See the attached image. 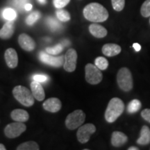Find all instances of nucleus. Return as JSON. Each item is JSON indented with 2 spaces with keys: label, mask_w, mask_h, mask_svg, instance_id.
Masks as SVG:
<instances>
[{
  "label": "nucleus",
  "mask_w": 150,
  "mask_h": 150,
  "mask_svg": "<svg viewBox=\"0 0 150 150\" xmlns=\"http://www.w3.org/2000/svg\"><path fill=\"white\" fill-rule=\"evenodd\" d=\"M84 18L88 21L95 22H102L108 18V11L99 3H91L83 8Z\"/></svg>",
  "instance_id": "f257e3e1"
},
{
  "label": "nucleus",
  "mask_w": 150,
  "mask_h": 150,
  "mask_svg": "<svg viewBox=\"0 0 150 150\" xmlns=\"http://www.w3.org/2000/svg\"><path fill=\"white\" fill-rule=\"evenodd\" d=\"M125 109L124 102L120 98L114 97L110 100L105 111V119L109 123L114 122L120 116Z\"/></svg>",
  "instance_id": "f03ea898"
},
{
  "label": "nucleus",
  "mask_w": 150,
  "mask_h": 150,
  "mask_svg": "<svg viewBox=\"0 0 150 150\" xmlns=\"http://www.w3.org/2000/svg\"><path fill=\"white\" fill-rule=\"evenodd\" d=\"M13 95L15 99L24 106L30 107L34 104V97L32 93L24 86H16L13 90Z\"/></svg>",
  "instance_id": "7ed1b4c3"
},
{
  "label": "nucleus",
  "mask_w": 150,
  "mask_h": 150,
  "mask_svg": "<svg viewBox=\"0 0 150 150\" xmlns=\"http://www.w3.org/2000/svg\"><path fill=\"white\" fill-rule=\"evenodd\" d=\"M117 82L120 88L125 92H129L133 88V78L130 70L127 67H122L118 71Z\"/></svg>",
  "instance_id": "20e7f679"
},
{
  "label": "nucleus",
  "mask_w": 150,
  "mask_h": 150,
  "mask_svg": "<svg viewBox=\"0 0 150 150\" xmlns=\"http://www.w3.org/2000/svg\"><path fill=\"white\" fill-rule=\"evenodd\" d=\"M86 114L81 110H76L69 114L65 119V126L70 130H74L83 125Z\"/></svg>",
  "instance_id": "39448f33"
},
{
  "label": "nucleus",
  "mask_w": 150,
  "mask_h": 150,
  "mask_svg": "<svg viewBox=\"0 0 150 150\" xmlns=\"http://www.w3.org/2000/svg\"><path fill=\"white\" fill-rule=\"evenodd\" d=\"M86 80L92 85H96L102 81L103 76L101 70L95 65L88 63L85 67Z\"/></svg>",
  "instance_id": "423d86ee"
},
{
  "label": "nucleus",
  "mask_w": 150,
  "mask_h": 150,
  "mask_svg": "<svg viewBox=\"0 0 150 150\" xmlns=\"http://www.w3.org/2000/svg\"><path fill=\"white\" fill-rule=\"evenodd\" d=\"M27 129V127L23 122H16L8 124L4 129L5 136L8 138H15L20 136Z\"/></svg>",
  "instance_id": "0eeeda50"
},
{
  "label": "nucleus",
  "mask_w": 150,
  "mask_h": 150,
  "mask_svg": "<svg viewBox=\"0 0 150 150\" xmlns=\"http://www.w3.org/2000/svg\"><path fill=\"white\" fill-rule=\"evenodd\" d=\"M95 131H96V127L93 124H86L79 127L76 133L78 141L82 144L86 143L89 141L91 135L93 134Z\"/></svg>",
  "instance_id": "6e6552de"
},
{
  "label": "nucleus",
  "mask_w": 150,
  "mask_h": 150,
  "mask_svg": "<svg viewBox=\"0 0 150 150\" xmlns=\"http://www.w3.org/2000/svg\"><path fill=\"white\" fill-rule=\"evenodd\" d=\"M77 62V53L74 49H69L64 56V70L68 72H72L76 70Z\"/></svg>",
  "instance_id": "1a4fd4ad"
},
{
  "label": "nucleus",
  "mask_w": 150,
  "mask_h": 150,
  "mask_svg": "<svg viewBox=\"0 0 150 150\" xmlns=\"http://www.w3.org/2000/svg\"><path fill=\"white\" fill-rule=\"evenodd\" d=\"M39 59L42 63L54 67H60L64 63V56H54V55L41 52L39 54Z\"/></svg>",
  "instance_id": "9d476101"
},
{
  "label": "nucleus",
  "mask_w": 150,
  "mask_h": 150,
  "mask_svg": "<svg viewBox=\"0 0 150 150\" xmlns=\"http://www.w3.org/2000/svg\"><path fill=\"white\" fill-rule=\"evenodd\" d=\"M18 43L20 46L27 52H31L35 48V42L34 40L26 33H22L19 35Z\"/></svg>",
  "instance_id": "9b49d317"
},
{
  "label": "nucleus",
  "mask_w": 150,
  "mask_h": 150,
  "mask_svg": "<svg viewBox=\"0 0 150 150\" xmlns=\"http://www.w3.org/2000/svg\"><path fill=\"white\" fill-rule=\"evenodd\" d=\"M4 59L6 65L11 69H14L18 66V53L13 48H8L4 53Z\"/></svg>",
  "instance_id": "f8f14e48"
},
{
  "label": "nucleus",
  "mask_w": 150,
  "mask_h": 150,
  "mask_svg": "<svg viewBox=\"0 0 150 150\" xmlns=\"http://www.w3.org/2000/svg\"><path fill=\"white\" fill-rule=\"evenodd\" d=\"M43 108L50 112H56L59 111L62 107L61 100L56 97H52L43 103Z\"/></svg>",
  "instance_id": "ddd939ff"
},
{
  "label": "nucleus",
  "mask_w": 150,
  "mask_h": 150,
  "mask_svg": "<svg viewBox=\"0 0 150 150\" xmlns=\"http://www.w3.org/2000/svg\"><path fill=\"white\" fill-rule=\"evenodd\" d=\"M15 31V24L13 20H8L0 29V38L8 40L13 35Z\"/></svg>",
  "instance_id": "4468645a"
},
{
  "label": "nucleus",
  "mask_w": 150,
  "mask_h": 150,
  "mask_svg": "<svg viewBox=\"0 0 150 150\" xmlns=\"http://www.w3.org/2000/svg\"><path fill=\"white\" fill-rule=\"evenodd\" d=\"M31 91L32 93L33 97L38 101H42L45 97L44 89L41 86L40 82L33 80L31 83Z\"/></svg>",
  "instance_id": "2eb2a0df"
},
{
  "label": "nucleus",
  "mask_w": 150,
  "mask_h": 150,
  "mask_svg": "<svg viewBox=\"0 0 150 150\" xmlns=\"http://www.w3.org/2000/svg\"><path fill=\"white\" fill-rule=\"evenodd\" d=\"M128 140V138L124 133L120 131H114L111 136V144L112 146L119 147L125 145Z\"/></svg>",
  "instance_id": "dca6fc26"
},
{
  "label": "nucleus",
  "mask_w": 150,
  "mask_h": 150,
  "mask_svg": "<svg viewBox=\"0 0 150 150\" xmlns=\"http://www.w3.org/2000/svg\"><path fill=\"white\" fill-rule=\"evenodd\" d=\"M121 50L122 49L120 46L117 44H112V43L104 45L102 49V53L108 57H112V56L117 55L120 53Z\"/></svg>",
  "instance_id": "f3484780"
},
{
  "label": "nucleus",
  "mask_w": 150,
  "mask_h": 150,
  "mask_svg": "<svg viewBox=\"0 0 150 150\" xmlns=\"http://www.w3.org/2000/svg\"><path fill=\"white\" fill-rule=\"evenodd\" d=\"M89 31L94 37L97 38H102L107 35V30L102 25L98 24H92L89 26Z\"/></svg>",
  "instance_id": "a211bd4d"
},
{
  "label": "nucleus",
  "mask_w": 150,
  "mask_h": 150,
  "mask_svg": "<svg viewBox=\"0 0 150 150\" xmlns=\"http://www.w3.org/2000/svg\"><path fill=\"white\" fill-rule=\"evenodd\" d=\"M11 117L16 122H25L28 121L29 118V115L27 111L23 109H15L11 112Z\"/></svg>",
  "instance_id": "6ab92c4d"
},
{
  "label": "nucleus",
  "mask_w": 150,
  "mask_h": 150,
  "mask_svg": "<svg viewBox=\"0 0 150 150\" xmlns=\"http://www.w3.org/2000/svg\"><path fill=\"white\" fill-rule=\"evenodd\" d=\"M150 142V129L147 126H143L140 131V136L137 143L140 145H147Z\"/></svg>",
  "instance_id": "aec40b11"
},
{
  "label": "nucleus",
  "mask_w": 150,
  "mask_h": 150,
  "mask_svg": "<svg viewBox=\"0 0 150 150\" xmlns=\"http://www.w3.org/2000/svg\"><path fill=\"white\" fill-rule=\"evenodd\" d=\"M38 145L35 141H28L20 144L17 147V150H39Z\"/></svg>",
  "instance_id": "412c9836"
},
{
  "label": "nucleus",
  "mask_w": 150,
  "mask_h": 150,
  "mask_svg": "<svg viewBox=\"0 0 150 150\" xmlns=\"http://www.w3.org/2000/svg\"><path fill=\"white\" fill-rule=\"evenodd\" d=\"M141 106V102L139 100H138V99H134V100L131 101L128 104V106H127V112L130 114L135 113V112H137L140 109Z\"/></svg>",
  "instance_id": "4be33fe9"
},
{
  "label": "nucleus",
  "mask_w": 150,
  "mask_h": 150,
  "mask_svg": "<svg viewBox=\"0 0 150 150\" xmlns=\"http://www.w3.org/2000/svg\"><path fill=\"white\" fill-rule=\"evenodd\" d=\"M56 15L57 18L61 22H68L71 19L70 13L62 8H58V10L56 11Z\"/></svg>",
  "instance_id": "5701e85b"
},
{
  "label": "nucleus",
  "mask_w": 150,
  "mask_h": 150,
  "mask_svg": "<svg viewBox=\"0 0 150 150\" xmlns=\"http://www.w3.org/2000/svg\"><path fill=\"white\" fill-rule=\"evenodd\" d=\"M95 65L98 67L100 70H105L108 67V61L107 59L102 56L97 57L95 61Z\"/></svg>",
  "instance_id": "b1692460"
},
{
  "label": "nucleus",
  "mask_w": 150,
  "mask_h": 150,
  "mask_svg": "<svg viewBox=\"0 0 150 150\" xmlns=\"http://www.w3.org/2000/svg\"><path fill=\"white\" fill-rule=\"evenodd\" d=\"M40 13L39 11H34V12L31 13L26 19V23L29 26L33 25L38 20H39V18H40Z\"/></svg>",
  "instance_id": "393cba45"
},
{
  "label": "nucleus",
  "mask_w": 150,
  "mask_h": 150,
  "mask_svg": "<svg viewBox=\"0 0 150 150\" xmlns=\"http://www.w3.org/2000/svg\"><path fill=\"white\" fill-rule=\"evenodd\" d=\"M3 17L7 20H14L17 18V13L13 8H7L4 10Z\"/></svg>",
  "instance_id": "a878e982"
},
{
  "label": "nucleus",
  "mask_w": 150,
  "mask_h": 150,
  "mask_svg": "<svg viewBox=\"0 0 150 150\" xmlns=\"http://www.w3.org/2000/svg\"><path fill=\"white\" fill-rule=\"evenodd\" d=\"M140 13L144 18L150 17V0H146L144 1L140 8Z\"/></svg>",
  "instance_id": "bb28decb"
},
{
  "label": "nucleus",
  "mask_w": 150,
  "mask_h": 150,
  "mask_svg": "<svg viewBox=\"0 0 150 150\" xmlns=\"http://www.w3.org/2000/svg\"><path fill=\"white\" fill-rule=\"evenodd\" d=\"M63 46L61 44H58L56 46L52 47H47L45 51L47 53L51 54V55H57L63 51Z\"/></svg>",
  "instance_id": "cd10ccee"
},
{
  "label": "nucleus",
  "mask_w": 150,
  "mask_h": 150,
  "mask_svg": "<svg viewBox=\"0 0 150 150\" xmlns=\"http://www.w3.org/2000/svg\"><path fill=\"white\" fill-rule=\"evenodd\" d=\"M112 8L116 11H122L125 6V0H111Z\"/></svg>",
  "instance_id": "c85d7f7f"
},
{
  "label": "nucleus",
  "mask_w": 150,
  "mask_h": 150,
  "mask_svg": "<svg viewBox=\"0 0 150 150\" xmlns=\"http://www.w3.org/2000/svg\"><path fill=\"white\" fill-rule=\"evenodd\" d=\"M49 27H50L52 31H56V30L59 29L61 28V25H60L59 22L55 19L52 18H49L47 20Z\"/></svg>",
  "instance_id": "c756f323"
},
{
  "label": "nucleus",
  "mask_w": 150,
  "mask_h": 150,
  "mask_svg": "<svg viewBox=\"0 0 150 150\" xmlns=\"http://www.w3.org/2000/svg\"><path fill=\"white\" fill-rule=\"evenodd\" d=\"M70 0H53L54 6L56 8H63L70 3Z\"/></svg>",
  "instance_id": "7c9ffc66"
},
{
  "label": "nucleus",
  "mask_w": 150,
  "mask_h": 150,
  "mask_svg": "<svg viewBox=\"0 0 150 150\" xmlns=\"http://www.w3.org/2000/svg\"><path fill=\"white\" fill-rule=\"evenodd\" d=\"M48 79L49 77L46 75L35 74V76H33V80L40 82V83H44V82H46Z\"/></svg>",
  "instance_id": "2f4dec72"
},
{
  "label": "nucleus",
  "mask_w": 150,
  "mask_h": 150,
  "mask_svg": "<svg viewBox=\"0 0 150 150\" xmlns=\"http://www.w3.org/2000/svg\"><path fill=\"white\" fill-rule=\"evenodd\" d=\"M141 116L145 120L150 123V109L149 108H146L141 112Z\"/></svg>",
  "instance_id": "473e14b6"
},
{
  "label": "nucleus",
  "mask_w": 150,
  "mask_h": 150,
  "mask_svg": "<svg viewBox=\"0 0 150 150\" xmlns=\"http://www.w3.org/2000/svg\"><path fill=\"white\" fill-rule=\"evenodd\" d=\"M26 1H27V0H15V2H16V4L18 5L20 8H21V6H24H24L27 4Z\"/></svg>",
  "instance_id": "72a5a7b5"
},
{
  "label": "nucleus",
  "mask_w": 150,
  "mask_h": 150,
  "mask_svg": "<svg viewBox=\"0 0 150 150\" xmlns=\"http://www.w3.org/2000/svg\"><path fill=\"white\" fill-rule=\"evenodd\" d=\"M133 47H134L136 52H139L140 50H141V46H140V45L138 44V43H134V44L133 45Z\"/></svg>",
  "instance_id": "f704fd0d"
},
{
  "label": "nucleus",
  "mask_w": 150,
  "mask_h": 150,
  "mask_svg": "<svg viewBox=\"0 0 150 150\" xmlns=\"http://www.w3.org/2000/svg\"><path fill=\"white\" fill-rule=\"evenodd\" d=\"M32 7H33L32 5H31V4L27 3V4H26L25 6H24V9H25L26 11H31V9H32Z\"/></svg>",
  "instance_id": "c9c22d12"
},
{
  "label": "nucleus",
  "mask_w": 150,
  "mask_h": 150,
  "mask_svg": "<svg viewBox=\"0 0 150 150\" xmlns=\"http://www.w3.org/2000/svg\"><path fill=\"white\" fill-rule=\"evenodd\" d=\"M6 148L5 147V146L3 145V144L0 143V150H6Z\"/></svg>",
  "instance_id": "e433bc0d"
},
{
  "label": "nucleus",
  "mask_w": 150,
  "mask_h": 150,
  "mask_svg": "<svg viewBox=\"0 0 150 150\" xmlns=\"http://www.w3.org/2000/svg\"><path fill=\"white\" fill-rule=\"evenodd\" d=\"M128 149L129 150H138L139 149V148L136 147H130Z\"/></svg>",
  "instance_id": "4c0bfd02"
},
{
  "label": "nucleus",
  "mask_w": 150,
  "mask_h": 150,
  "mask_svg": "<svg viewBox=\"0 0 150 150\" xmlns=\"http://www.w3.org/2000/svg\"><path fill=\"white\" fill-rule=\"evenodd\" d=\"M38 1L42 4H44L46 3V0H38Z\"/></svg>",
  "instance_id": "58836bf2"
},
{
  "label": "nucleus",
  "mask_w": 150,
  "mask_h": 150,
  "mask_svg": "<svg viewBox=\"0 0 150 150\" xmlns=\"http://www.w3.org/2000/svg\"><path fill=\"white\" fill-rule=\"evenodd\" d=\"M149 22H150V20H149Z\"/></svg>",
  "instance_id": "ea45409f"
}]
</instances>
